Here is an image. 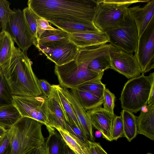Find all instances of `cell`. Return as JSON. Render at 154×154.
Segmentation results:
<instances>
[{
	"mask_svg": "<svg viewBox=\"0 0 154 154\" xmlns=\"http://www.w3.org/2000/svg\"><path fill=\"white\" fill-rule=\"evenodd\" d=\"M100 0H29L28 7L51 23H93Z\"/></svg>",
	"mask_w": 154,
	"mask_h": 154,
	"instance_id": "cell-1",
	"label": "cell"
},
{
	"mask_svg": "<svg viewBox=\"0 0 154 154\" xmlns=\"http://www.w3.org/2000/svg\"><path fill=\"white\" fill-rule=\"evenodd\" d=\"M111 44L80 48L75 58L61 66L55 65L54 72L60 85L72 90L79 88L91 81L101 80L104 73H98L88 69L89 63L95 58L109 54Z\"/></svg>",
	"mask_w": 154,
	"mask_h": 154,
	"instance_id": "cell-2",
	"label": "cell"
},
{
	"mask_svg": "<svg viewBox=\"0 0 154 154\" xmlns=\"http://www.w3.org/2000/svg\"><path fill=\"white\" fill-rule=\"evenodd\" d=\"M1 68L13 96L38 97L43 94L30 59L19 48L15 47L9 64Z\"/></svg>",
	"mask_w": 154,
	"mask_h": 154,
	"instance_id": "cell-3",
	"label": "cell"
},
{
	"mask_svg": "<svg viewBox=\"0 0 154 154\" xmlns=\"http://www.w3.org/2000/svg\"><path fill=\"white\" fill-rule=\"evenodd\" d=\"M43 124L33 119L22 117L7 130L10 154H25L45 143L42 132Z\"/></svg>",
	"mask_w": 154,
	"mask_h": 154,
	"instance_id": "cell-4",
	"label": "cell"
},
{
	"mask_svg": "<svg viewBox=\"0 0 154 154\" xmlns=\"http://www.w3.org/2000/svg\"><path fill=\"white\" fill-rule=\"evenodd\" d=\"M153 83V72L148 76L142 73L128 80L124 85L119 99L122 108L132 113L141 110L147 105Z\"/></svg>",
	"mask_w": 154,
	"mask_h": 154,
	"instance_id": "cell-5",
	"label": "cell"
},
{
	"mask_svg": "<svg viewBox=\"0 0 154 154\" xmlns=\"http://www.w3.org/2000/svg\"><path fill=\"white\" fill-rule=\"evenodd\" d=\"M149 0H126L119 3L114 0H100L93 23L102 32H106L122 26L128 7L137 2H148Z\"/></svg>",
	"mask_w": 154,
	"mask_h": 154,
	"instance_id": "cell-6",
	"label": "cell"
},
{
	"mask_svg": "<svg viewBox=\"0 0 154 154\" xmlns=\"http://www.w3.org/2000/svg\"><path fill=\"white\" fill-rule=\"evenodd\" d=\"M106 33L109 42L115 48L128 53L136 52L139 38L138 31L134 20L128 12L122 26Z\"/></svg>",
	"mask_w": 154,
	"mask_h": 154,
	"instance_id": "cell-7",
	"label": "cell"
},
{
	"mask_svg": "<svg viewBox=\"0 0 154 154\" xmlns=\"http://www.w3.org/2000/svg\"><path fill=\"white\" fill-rule=\"evenodd\" d=\"M35 46L48 59L59 66L73 60L80 49L68 38L38 43Z\"/></svg>",
	"mask_w": 154,
	"mask_h": 154,
	"instance_id": "cell-8",
	"label": "cell"
},
{
	"mask_svg": "<svg viewBox=\"0 0 154 154\" xmlns=\"http://www.w3.org/2000/svg\"><path fill=\"white\" fill-rule=\"evenodd\" d=\"M48 98L42 94L38 97L13 96V104L22 117L36 120L48 125Z\"/></svg>",
	"mask_w": 154,
	"mask_h": 154,
	"instance_id": "cell-9",
	"label": "cell"
},
{
	"mask_svg": "<svg viewBox=\"0 0 154 154\" xmlns=\"http://www.w3.org/2000/svg\"><path fill=\"white\" fill-rule=\"evenodd\" d=\"M8 22L5 31L17 44L19 48L26 54L28 48L35 43L26 22L23 12L20 9H14Z\"/></svg>",
	"mask_w": 154,
	"mask_h": 154,
	"instance_id": "cell-10",
	"label": "cell"
},
{
	"mask_svg": "<svg viewBox=\"0 0 154 154\" xmlns=\"http://www.w3.org/2000/svg\"><path fill=\"white\" fill-rule=\"evenodd\" d=\"M154 17L139 38L135 55L142 73L154 68Z\"/></svg>",
	"mask_w": 154,
	"mask_h": 154,
	"instance_id": "cell-11",
	"label": "cell"
},
{
	"mask_svg": "<svg viewBox=\"0 0 154 154\" xmlns=\"http://www.w3.org/2000/svg\"><path fill=\"white\" fill-rule=\"evenodd\" d=\"M112 69L129 79L139 76L142 71L133 53L120 50L112 45L109 50Z\"/></svg>",
	"mask_w": 154,
	"mask_h": 154,
	"instance_id": "cell-12",
	"label": "cell"
},
{
	"mask_svg": "<svg viewBox=\"0 0 154 154\" xmlns=\"http://www.w3.org/2000/svg\"><path fill=\"white\" fill-rule=\"evenodd\" d=\"M62 91L72 108L82 131L89 140L94 141L95 138L90 118L81 106L75 90L62 88Z\"/></svg>",
	"mask_w": 154,
	"mask_h": 154,
	"instance_id": "cell-13",
	"label": "cell"
},
{
	"mask_svg": "<svg viewBox=\"0 0 154 154\" xmlns=\"http://www.w3.org/2000/svg\"><path fill=\"white\" fill-rule=\"evenodd\" d=\"M92 127L100 132L103 137L111 141V131L114 115L101 106L88 110Z\"/></svg>",
	"mask_w": 154,
	"mask_h": 154,
	"instance_id": "cell-14",
	"label": "cell"
},
{
	"mask_svg": "<svg viewBox=\"0 0 154 154\" xmlns=\"http://www.w3.org/2000/svg\"><path fill=\"white\" fill-rule=\"evenodd\" d=\"M52 87L51 93L48 97V125L55 129L59 128L66 130V116L53 85Z\"/></svg>",
	"mask_w": 154,
	"mask_h": 154,
	"instance_id": "cell-15",
	"label": "cell"
},
{
	"mask_svg": "<svg viewBox=\"0 0 154 154\" xmlns=\"http://www.w3.org/2000/svg\"><path fill=\"white\" fill-rule=\"evenodd\" d=\"M68 38L79 48L100 46L109 42L106 33L101 32L68 34Z\"/></svg>",
	"mask_w": 154,
	"mask_h": 154,
	"instance_id": "cell-16",
	"label": "cell"
},
{
	"mask_svg": "<svg viewBox=\"0 0 154 154\" xmlns=\"http://www.w3.org/2000/svg\"><path fill=\"white\" fill-rule=\"evenodd\" d=\"M128 11L135 23L139 38L154 17V0H149L142 7L138 5L128 8Z\"/></svg>",
	"mask_w": 154,
	"mask_h": 154,
	"instance_id": "cell-17",
	"label": "cell"
},
{
	"mask_svg": "<svg viewBox=\"0 0 154 154\" xmlns=\"http://www.w3.org/2000/svg\"><path fill=\"white\" fill-rule=\"evenodd\" d=\"M136 116L137 133L154 140V105H147Z\"/></svg>",
	"mask_w": 154,
	"mask_h": 154,
	"instance_id": "cell-18",
	"label": "cell"
},
{
	"mask_svg": "<svg viewBox=\"0 0 154 154\" xmlns=\"http://www.w3.org/2000/svg\"><path fill=\"white\" fill-rule=\"evenodd\" d=\"M14 42L5 31L0 32V66L3 67L10 63L15 47Z\"/></svg>",
	"mask_w": 154,
	"mask_h": 154,
	"instance_id": "cell-19",
	"label": "cell"
},
{
	"mask_svg": "<svg viewBox=\"0 0 154 154\" xmlns=\"http://www.w3.org/2000/svg\"><path fill=\"white\" fill-rule=\"evenodd\" d=\"M49 136L45 143L49 154H64L67 145L58 132L53 127L46 126Z\"/></svg>",
	"mask_w": 154,
	"mask_h": 154,
	"instance_id": "cell-20",
	"label": "cell"
},
{
	"mask_svg": "<svg viewBox=\"0 0 154 154\" xmlns=\"http://www.w3.org/2000/svg\"><path fill=\"white\" fill-rule=\"evenodd\" d=\"M22 117L13 104L0 106V127L2 128L9 129Z\"/></svg>",
	"mask_w": 154,
	"mask_h": 154,
	"instance_id": "cell-21",
	"label": "cell"
},
{
	"mask_svg": "<svg viewBox=\"0 0 154 154\" xmlns=\"http://www.w3.org/2000/svg\"><path fill=\"white\" fill-rule=\"evenodd\" d=\"M124 130V137L131 141L138 134L136 116L128 110L123 109L121 112Z\"/></svg>",
	"mask_w": 154,
	"mask_h": 154,
	"instance_id": "cell-22",
	"label": "cell"
},
{
	"mask_svg": "<svg viewBox=\"0 0 154 154\" xmlns=\"http://www.w3.org/2000/svg\"><path fill=\"white\" fill-rule=\"evenodd\" d=\"M53 85L57 91L59 100L65 114L66 121L77 127L82 131L72 108L63 91L62 87L60 85Z\"/></svg>",
	"mask_w": 154,
	"mask_h": 154,
	"instance_id": "cell-23",
	"label": "cell"
},
{
	"mask_svg": "<svg viewBox=\"0 0 154 154\" xmlns=\"http://www.w3.org/2000/svg\"><path fill=\"white\" fill-rule=\"evenodd\" d=\"M58 28L71 34L78 32H100L93 23L83 24L75 23L57 22L51 23Z\"/></svg>",
	"mask_w": 154,
	"mask_h": 154,
	"instance_id": "cell-24",
	"label": "cell"
},
{
	"mask_svg": "<svg viewBox=\"0 0 154 154\" xmlns=\"http://www.w3.org/2000/svg\"><path fill=\"white\" fill-rule=\"evenodd\" d=\"M74 90L81 106L86 111L100 106L103 104V98H100L79 88Z\"/></svg>",
	"mask_w": 154,
	"mask_h": 154,
	"instance_id": "cell-25",
	"label": "cell"
},
{
	"mask_svg": "<svg viewBox=\"0 0 154 154\" xmlns=\"http://www.w3.org/2000/svg\"><path fill=\"white\" fill-rule=\"evenodd\" d=\"M55 129L60 134L66 145L75 153L83 154L87 151V145L77 137L66 130L59 128Z\"/></svg>",
	"mask_w": 154,
	"mask_h": 154,
	"instance_id": "cell-26",
	"label": "cell"
},
{
	"mask_svg": "<svg viewBox=\"0 0 154 154\" xmlns=\"http://www.w3.org/2000/svg\"><path fill=\"white\" fill-rule=\"evenodd\" d=\"M13 96L10 87L0 67V106L13 104Z\"/></svg>",
	"mask_w": 154,
	"mask_h": 154,
	"instance_id": "cell-27",
	"label": "cell"
},
{
	"mask_svg": "<svg viewBox=\"0 0 154 154\" xmlns=\"http://www.w3.org/2000/svg\"><path fill=\"white\" fill-rule=\"evenodd\" d=\"M111 65L110 58L109 54L95 58L89 63L88 67L93 71L104 73L105 70L110 69Z\"/></svg>",
	"mask_w": 154,
	"mask_h": 154,
	"instance_id": "cell-28",
	"label": "cell"
},
{
	"mask_svg": "<svg viewBox=\"0 0 154 154\" xmlns=\"http://www.w3.org/2000/svg\"><path fill=\"white\" fill-rule=\"evenodd\" d=\"M23 12L27 25L34 40V45L35 46L38 39L37 32V20L40 17L28 7L24 8Z\"/></svg>",
	"mask_w": 154,
	"mask_h": 154,
	"instance_id": "cell-29",
	"label": "cell"
},
{
	"mask_svg": "<svg viewBox=\"0 0 154 154\" xmlns=\"http://www.w3.org/2000/svg\"><path fill=\"white\" fill-rule=\"evenodd\" d=\"M68 33L59 28L55 30H47L38 38L37 44L68 38Z\"/></svg>",
	"mask_w": 154,
	"mask_h": 154,
	"instance_id": "cell-30",
	"label": "cell"
},
{
	"mask_svg": "<svg viewBox=\"0 0 154 154\" xmlns=\"http://www.w3.org/2000/svg\"><path fill=\"white\" fill-rule=\"evenodd\" d=\"M106 88V85L102 83L101 80H97L88 82L79 88L89 92L98 97L103 98Z\"/></svg>",
	"mask_w": 154,
	"mask_h": 154,
	"instance_id": "cell-31",
	"label": "cell"
},
{
	"mask_svg": "<svg viewBox=\"0 0 154 154\" xmlns=\"http://www.w3.org/2000/svg\"><path fill=\"white\" fill-rule=\"evenodd\" d=\"M10 3L5 0H0V22L2 31H5L7 24L14 11L10 8Z\"/></svg>",
	"mask_w": 154,
	"mask_h": 154,
	"instance_id": "cell-32",
	"label": "cell"
},
{
	"mask_svg": "<svg viewBox=\"0 0 154 154\" xmlns=\"http://www.w3.org/2000/svg\"><path fill=\"white\" fill-rule=\"evenodd\" d=\"M122 137H124V130L122 118L121 116L115 115L112 128V140H117Z\"/></svg>",
	"mask_w": 154,
	"mask_h": 154,
	"instance_id": "cell-33",
	"label": "cell"
},
{
	"mask_svg": "<svg viewBox=\"0 0 154 154\" xmlns=\"http://www.w3.org/2000/svg\"><path fill=\"white\" fill-rule=\"evenodd\" d=\"M115 96L108 89L106 88L104 90L103 109L110 114L114 115V109L115 106Z\"/></svg>",
	"mask_w": 154,
	"mask_h": 154,
	"instance_id": "cell-34",
	"label": "cell"
},
{
	"mask_svg": "<svg viewBox=\"0 0 154 154\" xmlns=\"http://www.w3.org/2000/svg\"><path fill=\"white\" fill-rule=\"evenodd\" d=\"M66 130L78 138L87 145L89 140L83 132L79 128L66 121Z\"/></svg>",
	"mask_w": 154,
	"mask_h": 154,
	"instance_id": "cell-35",
	"label": "cell"
},
{
	"mask_svg": "<svg viewBox=\"0 0 154 154\" xmlns=\"http://www.w3.org/2000/svg\"><path fill=\"white\" fill-rule=\"evenodd\" d=\"M37 32L38 38L46 30L57 29L51 26L47 20L41 18L37 20Z\"/></svg>",
	"mask_w": 154,
	"mask_h": 154,
	"instance_id": "cell-36",
	"label": "cell"
},
{
	"mask_svg": "<svg viewBox=\"0 0 154 154\" xmlns=\"http://www.w3.org/2000/svg\"><path fill=\"white\" fill-rule=\"evenodd\" d=\"M38 85L42 94L48 97L51 93L52 85L44 79H38Z\"/></svg>",
	"mask_w": 154,
	"mask_h": 154,
	"instance_id": "cell-37",
	"label": "cell"
},
{
	"mask_svg": "<svg viewBox=\"0 0 154 154\" xmlns=\"http://www.w3.org/2000/svg\"><path fill=\"white\" fill-rule=\"evenodd\" d=\"M10 149V146L9 141L6 135L0 144V154H5Z\"/></svg>",
	"mask_w": 154,
	"mask_h": 154,
	"instance_id": "cell-38",
	"label": "cell"
},
{
	"mask_svg": "<svg viewBox=\"0 0 154 154\" xmlns=\"http://www.w3.org/2000/svg\"><path fill=\"white\" fill-rule=\"evenodd\" d=\"M87 146L88 154H99L96 149L94 141L89 140Z\"/></svg>",
	"mask_w": 154,
	"mask_h": 154,
	"instance_id": "cell-39",
	"label": "cell"
},
{
	"mask_svg": "<svg viewBox=\"0 0 154 154\" xmlns=\"http://www.w3.org/2000/svg\"><path fill=\"white\" fill-rule=\"evenodd\" d=\"M154 105V83L152 85L147 105L152 106Z\"/></svg>",
	"mask_w": 154,
	"mask_h": 154,
	"instance_id": "cell-40",
	"label": "cell"
},
{
	"mask_svg": "<svg viewBox=\"0 0 154 154\" xmlns=\"http://www.w3.org/2000/svg\"><path fill=\"white\" fill-rule=\"evenodd\" d=\"M36 154H49L48 148L45 143L37 148Z\"/></svg>",
	"mask_w": 154,
	"mask_h": 154,
	"instance_id": "cell-41",
	"label": "cell"
},
{
	"mask_svg": "<svg viewBox=\"0 0 154 154\" xmlns=\"http://www.w3.org/2000/svg\"><path fill=\"white\" fill-rule=\"evenodd\" d=\"M96 149L99 154H108L99 143L95 142Z\"/></svg>",
	"mask_w": 154,
	"mask_h": 154,
	"instance_id": "cell-42",
	"label": "cell"
},
{
	"mask_svg": "<svg viewBox=\"0 0 154 154\" xmlns=\"http://www.w3.org/2000/svg\"><path fill=\"white\" fill-rule=\"evenodd\" d=\"M64 154H75V153L67 146Z\"/></svg>",
	"mask_w": 154,
	"mask_h": 154,
	"instance_id": "cell-43",
	"label": "cell"
},
{
	"mask_svg": "<svg viewBox=\"0 0 154 154\" xmlns=\"http://www.w3.org/2000/svg\"><path fill=\"white\" fill-rule=\"evenodd\" d=\"M7 131V130L0 127V135L5 134Z\"/></svg>",
	"mask_w": 154,
	"mask_h": 154,
	"instance_id": "cell-44",
	"label": "cell"
},
{
	"mask_svg": "<svg viewBox=\"0 0 154 154\" xmlns=\"http://www.w3.org/2000/svg\"><path fill=\"white\" fill-rule=\"evenodd\" d=\"M37 150V148L33 149L25 154H36Z\"/></svg>",
	"mask_w": 154,
	"mask_h": 154,
	"instance_id": "cell-45",
	"label": "cell"
},
{
	"mask_svg": "<svg viewBox=\"0 0 154 154\" xmlns=\"http://www.w3.org/2000/svg\"><path fill=\"white\" fill-rule=\"evenodd\" d=\"M6 136V133L2 134V135H0V144L3 140V139L5 138V137Z\"/></svg>",
	"mask_w": 154,
	"mask_h": 154,
	"instance_id": "cell-46",
	"label": "cell"
},
{
	"mask_svg": "<svg viewBox=\"0 0 154 154\" xmlns=\"http://www.w3.org/2000/svg\"><path fill=\"white\" fill-rule=\"evenodd\" d=\"M11 154V149H8L5 153V154Z\"/></svg>",
	"mask_w": 154,
	"mask_h": 154,
	"instance_id": "cell-47",
	"label": "cell"
},
{
	"mask_svg": "<svg viewBox=\"0 0 154 154\" xmlns=\"http://www.w3.org/2000/svg\"><path fill=\"white\" fill-rule=\"evenodd\" d=\"M2 31V24L1 22H0V32Z\"/></svg>",
	"mask_w": 154,
	"mask_h": 154,
	"instance_id": "cell-48",
	"label": "cell"
},
{
	"mask_svg": "<svg viewBox=\"0 0 154 154\" xmlns=\"http://www.w3.org/2000/svg\"><path fill=\"white\" fill-rule=\"evenodd\" d=\"M75 154H79L75 153ZM83 154H88V151L87 150V151L86 152H85Z\"/></svg>",
	"mask_w": 154,
	"mask_h": 154,
	"instance_id": "cell-49",
	"label": "cell"
},
{
	"mask_svg": "<svg viewBox=\"0 0 154 154\" xmlns=\"http://www.w3.org/2000/svg\"><path fill=\"white\" fill-rule=\"evenodd\" d=\"M146 154H153L151 153L148 152V153H146Z\"/></svg>",
	"mask_w": 154,
	"mask_h": 154,
	"instance_id": "cell-50",
	"label": "cell"
}]
</instances>
